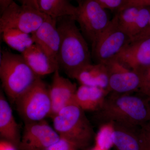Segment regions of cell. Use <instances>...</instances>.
<instances>
[{
  "label": "cell",
  "mask_w": 150,
  "mask_h": 150,
  "mask_svg": "<svg viewBox=\"0 0 150 150\" xmlns=\"http://www.w3.org/2000/svg\"><path fill=\"white\" fill-rule=\"evenodd\" d=\"M76 22L72 16L57 19L60 37L58 55L59 69L73 79L82 68L91 64L92 59L87 41Z\"/></svg>",
  "instance_id": "obj_1"
},
{
  "label": "cell",
  "mask_w": 150,
  "mask_h": 150,
  "mask_svg": "<svg viewBox=\"0 0 150 150\" xmlns=\"http://www.w3.org/2000/svg\"><path fill=\"white\" fill-rule=\"evenodd\" d=\"M131 93L110 92L97 118L102 123L108 122L142 127L150 120V99Z\"/></svg>",
  "instance_id": "obj_2"
},
{
  "label": "cell",
  "mask_w": 150,
  "mask_h": 150,
  "mask_svg": "<svg viewBox=\"0 0 150 150\" xmlns=\"http://www.w3.org/2000/svg\"><path fill=\"white\" fill-rule=\"evenodd\" d=\"M38 77L21 54L1 51L0 78L3 90L11 103L15 104Z\"/></svg>",
  "instance_id": "obj_3"
},
{
  "label": "cell",
  "mask_w": 150,
  "mask_h": 150,
  "mask_svg": "<svg viewBox=\"0 0 150 150\" xmlns=\"http://www.w3.org/2000/svg\"><path fill=\"white\" fill-rule=\"evenodd\" d=\"M53 127L60 138L86 150L91 144L95 136L90 122L85 111L73 102L63 108L52 117Z\"/></svg>",
  "instance_id": "obj_4"
},
{
  "label": "cell",
  "mask_w": 150,
  "mask_h": 150,
  "mask_svg": "<svg viewBox=\"0 0 150 150\" xmlns=\"http://www.w3.org/2000/svg\"><path fill=\"white\" fill-rule=\"evenodd\" d=\"M14 104L25 123L45 120L52 112L49 87L38 77Z\"/></svg>",
  "instance_id": "obj_5"
},
{
  "label": "cell",
  "mask_w": 150,
  "mask_h": 150,
  "mask_svg": "<svg viewBox=\"0 0 150 150\" xmlns=\"http://www.w3.org/2000/svg\"><path fill=\"white\" fill-rule=\"evenodd\" d=\"M78 3L74 17L84 37L92 45L107 28L111 20L96 0H78Z\"/></svg>",
  "instance_id": "obj_6"
},
{
  "label": "cell",
  "mask_w": 150,
  "mask_h": 150,
  "mask_svg": "<svg viewBox=\"0 0 150 150\" xmlns=\"http://www.w3.org/2000/svg\"><path fill=\"white\" fill-rule=\"evenodd\" d=\"M131 42L129 35L120 27L115 14L107 28L91 45V56L96 63L105 64Z\"/></svg>",
  "instance_id": "obj_7"
},
{
  "label": "cell",
  "mask_w": 150,
  "mask_h": 150,
  "mask_svg": "<svg viewBox=\"0 0 150 150\" xmlns=\"http://www.w3.org/2000/svg\"><path fill=\"white\" fill-rule=\"evenodd\" d=\"M39 10L13 2L1 14L0 33L15 28L32 34L48 18Z\"/></svg>",
  "instance_id": "obj_8"
},
{
  "label": "cell",
  "mask_w": 150,
  "mask_h": 150,
  "mask_svg": "<svg viewBox=\"0 0 150 150\" xmlns=\"http://www.w3.org/2000/svg\"><path fill=\"white\" fill-rule=\"evenodd\" d=\"M60 136L46 120L25 123L19 150H44L56 143Z\"/></svg>",
  "instance_id": "obj_9"
},
{
  "label": "cell",
  "mask_w": 150,
  "mask_h": 150,
  "mask_svg": "<svg viewBox=\"0 0 150 150\" xmlns=\"http://www.w3.org/2000/svg\"><path fill=\"white\" fill-rule=\"evenodd\" d=\"M108 71V91L119 93H131L139 89L140 78L137 72L129 69L116 59L105 63Z\"/></svg>",
  "instance_id": "obj_10"
},
{
  "label": "cell",
  "mask_w": 150,
  "mask_h": 150,
  "mask_svg": "<svg viewBox=\"0 0 150 150\" xmlns=\"http://www.w3.org/2000/svg\"><path fill=\"white\" fill-rule=\"evenodd\" d=\"M114 59L136 72L150 66V38L131 41Z\"/></svg>",
  "instance_id": "obj_11"
},
{
  "label": "cell",
  "mask_w": 150,
  "mask_h": 150,
  "mask_svg": "<svg viewBox=\"0 0 150 150\" xmlns=\"http://www.w3.org/2000/svg\"><path fill=\"white\" fill-rule=\"evenodd\" d=\"M59 69L54 73L49 94L52 105L51 117L68 105L74 102L77 90L76 83L61 76Z\"/></svg>",
  "instance_id": "obj_12"
},
{
  "label": "cell",
  "mask_w": 150,
  "mask_h": 150,
  "mask_svg": "<svg viewBox=\"0 0 150 150\" xmlns=\"http://www.w3.org/2000/svg\"><path fill=\"white\" fill-rule=\"evenodd\" d=\"M31 35L34 43L40 46L59 65L58 55L60 37L57 28V19L48 16Z\"/></svg>",
  "instance_id": "obj_13"
},
{
  "label": "cell",
  "mask_w": 150,
  "mask_h": 150,
  "mask_svg": "<svg viewBox=\"0 0 150 150\" xmlns=\"http://www.w3.org/2000/svg\"><path fill=\"white\" fill-rule=\"evenodd\" d=\"M113 123V147L115 150H147L141 127Z\"/></svg>",
  "instance_id": "obj_14"
},
{
  "label": "cell",
  "mask_w": 150,
  "mask_h": 150,
  "mask_svg": "<svg viewBox=\"0 0 150 150\" xmlns=\"http://www.w3.org/2000/svg\"><path fill=\"white\" fill-rule=\"evenodd\" d=\"M0 136L18 148L21 135L19 125L14 116L10 104L3 91L0 93Z\"/></svg>",
  "instance_id": "obj_15"
},
{
  "label": "cell",
  "mask_w": 150,
  "mask_h": 150,
  "mask_svg": "<svg viewBox=\"0 0 150 150\" xmlns=\"http://www.w3.org/2000/svg\"><path fill=\"white\" fill-rule=\"evenodd\" d=\"M21 54L30 68L40 77L53 74L56 70L59 69L58 64L36 43H33Z\"/></svg>",
  "instance_id": "obj_16"
},
{
  "label": "cell",
  "mask_w": 150,
  "mask_h": 150,
  "mask_svg": "<svg viewBox=\"0 0 150 150\" xmlns=\"http://www.w3.org/2000/svg\"><path fill=\"white\" fill-rule=\"evenodd\" d=\"M109 93L96 86L80 85L75 94L74 102L84 111H98Z\"/></svg>",
  "instance_id": "obj_17"
},
{
  "label": "cell",
  "mask_w": 150,
  "mask_h": 150,
  "mask_svg": "<svg viewBox=\"0 0 150 150\" xmlns=\"http://www.w3.org/2000/svg\"><path fill=\"white\" fill-rule=\"evenodd\" d=\"M74 79L76 80L80 85L98 87L108 91L109 77L105 64H88L82 68Z\"/></svg>",
  "instance_id": "obj_18"
},
{
  "label": "cell",
  "mask_w": 150,
  "mask_h": 150,
  "mask_svg": "<svg viewBox=\"0 0 150 150\" xmlns=\"http://www.w3.org/2000/svg\"><path fill=\"white\" fill-rule=\"evenodd\" d=\"M39 10L48 16L57 19L62 17H74L77 7L69 0H38Z\"/></svg>",
  "instance_id": "obj_19"
},
{
  "label": "cell",
  "mask_w": 150,
  "mask_h": 150,
  "mask_svg": "<svg viewBox=\"0 0 150 150\" xmlns=\"http://www.w3.org/2000/svg\"><path fill=\"white\" fill-rule=\"evenodd\" d=\"M1 34L10 47L21 54L34 43L31 35L15 28H7Z\"/></svg>",
  "instance_id": "obj_20"
},
{
  "label": "cell",
  "mask_w": 150,
  "mask_h": 150,
  "mask_svg": "<svg viewBox=\"0 0 150 150\" xmlns=\"http://www.w3.org/2000/svg\"><path fill=\"white\" fill-rule=\"evenodd\" d=\"M141 6L129 3L115 13L120 27L129 35Z\"/></svg>",
  "instance_id": "obj_21"
},
{
  "label": "cell",
  "mask_w": 150,
  "mask_h": 150,
  "mask_svg": "<svg viewBox=\"0 0 150 150\" xmlns=\"http://www.w3.org/2000/svg\"><path fill=\"white\" fill-rule=\"evenodd\" d=\"M113 130V122L110 121L102 123L95 137V146L103 150H110L114 146Z\"/></svg>",
  "instance_id": "obj_22"
},
{
  "label": "cell",
  "mask_w": 150,
  "mask_h": 150,
  "mask_svg": "<svg viewBox=\"0 0 150 150\" xmlns=\"http://www.w3.org/2000/svg\"><path fill=\"white\" fill-rule=\"evenodd\" d=\"M150 17V8L142 6L139 10L137 18L130 32L131 41L139 35L148 24Z\"/></svg>",
  "instance_id": "obj_23"
},
{
  "label": "cell",
  "mask_w": 150,
  "mask_h": 150,
  "mask_svg": "<svg viewBox=\"0 0 150 150\" xmlns=\"http://www.w3.org/2000/svg\"><path fill=\"white\" fill-rule=\"evenodd\" d=\"M140 86L139 91L150 98V65L138 70Z\"/></svg>",
  "instance_id": "obj_24"
},
{
  "label": "cell",
  "mask_w": 150,
  "mask_h": 150,
  "mask_svg": "<svg viewBox=\"0 0 150 150\" xmlns=\"http://www.w3.org/2000/svg\"><path fill=\"white\" fill-rule=\"evenodd\" d=\"M104 9L116 13L129 4L130 0H96Z\"/></svg>",
  "instance_id": "obj_25"
},
{
  "label": "cell",
  "mask_w": 150,
  "mask_h": 150,
  "mask_svg": "<svg viewBox=\"0 0 150 150\" xmlns=\"http://www.w3.org/2000/svg\"><path fill=\"white\" fill-rule=\"evenodd\" d=\"M44 150H79L76 146L64 139H60Z\"/></svg>",
  "instance_id": "obj_26"
},
{
  "label": "cell",
  "mask_w": 150,
  "mask_h": 150,
  "mask_svg": "<svg viewBox=\"0 0 150 150\" xmlns=\"http://www.w3.org/2000/svg\"><path fill=\"white\" fill-rule=\"evenodd\" d=\"M144 137L147 150H150V123H146L141 127Z\"/></svg>",
  "instance_id": "obj_27"
},
{
  "label": "cell",
  "mask_w": 150,
  "mask_h": 150,
  "mask_svg": "<svg viewBox=\"0 0 150 150\" xmlns=\"http://www.w3.org/2000/svg\"><path fill=\"white\" fill-rule=\"evenodd\" d=\"M149 38H150V17L147 25L145 29L132 41L144 40V39Z\"/></svg>",
  "instance_id": "obj_28"
},
{
  "label": "cell",
  "mask_w": 150,
  "mask_h": 150,
  "mask_svg": "<svg viewBox=\"0 0 150 150\" xmlns=\"http://www.w3.org/2000/svg\"><path fill=\"white\" fill-rule=\"evenodd\" d=\"M0 150H19L18 148L11 142L1 139L0 141Z\"/></svg>",
  "instance_id": "obj_29"
},
{
  "label": "cell",
  "mask_w": 150,
  "mask_h": 150,
  "mask_svg": "<svg viewBox=\"0 0 150 150\" xmlns=\"http://www.w3.org/2000/svg\"><path fill=\"white\" fill-rule=\"evenodd\" d=\"M21 4L28 6L39 10L38 0H18Z\"/></svg>",
  "instance_id": "obj_30"
},
{
  "label": "cell",
  "mask_w": 150,
  "mask_h": 150,
  "mask_svg": "<svg viewBox=\"0 0 150 150\" xmlns=\"http://www.w3.org/2000/svg\"><path fill=\"white\" fill-rule=\"evenodd\" d=\"M13 1V0H0V12L1 14Z\"/></svg>",
  "instance_id": "obj_31"
},
{
  "label": "cell",
  "mask_w": 150,
  "mask_h": 150,
  "mask_svg": "<svg viewBox=\"0 0 150 150\" xmlns=\"http://www.w3.org/2000/svg\"><path fill=\"white\" fill-rule=\"evenodd\" d=\"M133 4H137L141 6H147L150 7V0H142L138 2L133 3Z\"/></svg>",
  "instance_id": "obj_32"
},
{
  "label": "cell",
  "mask_w": 150,
  "mask_h": 150,
  "mask_svg": "<svg viewBox=\"0 0 150 150\" xmlns=\"http://www.w3.org/2000/svg\"><path fill=\"white\" fill-rule=\"evenodd\" d=\"M86 150H103L102 149H98V148L94 146L93 147L91 148V149H87Z\"/></svg>",
  "instance_id": "obj_33"
},
{
  "label": "cell",
  "mask_w": 150,
  "mask_h": 150,
  "mask_svg": "<svg viewBox=\"0 0 150 150\" xmlns=\"http://www.w3.org/2000/svg\"><path fill=\"white\" fill-rule=\"evenodd\" d=\"M142 1V0H130V2L131 3H136L140 1Z\"/></svg>",
  "instance_id": "obj_34"
},
{
  "label": "cell",
  "mask_w": 150,
  "mask_h": 150,
  "mask_svg": "<svg viewBox=\"0 0 150 150\" xmlns=\"http://www.w3.org/2000/svg\"><path fill=\"white\" fill-rule=\"evenodd\" d=\"M150 98V99H150V98ZM149 123H150V120L149 121Z\"/></svg>",
  "instance_id": "obj_35"
}]
</instances>
